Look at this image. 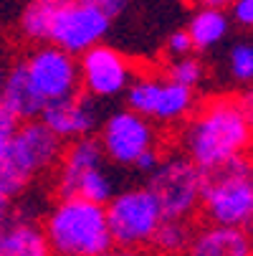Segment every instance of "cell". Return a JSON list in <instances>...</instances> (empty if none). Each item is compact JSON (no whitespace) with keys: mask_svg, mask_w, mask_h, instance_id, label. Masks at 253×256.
Wrapping results in <instances>:
<instances>
[{"mask_svg":"<svg viewBox=\"0 0 253 256\" xmlns=\"http://www.w3.org/2000/svg\"><path fill=\"white\" fill-rule=\"evenodd\" d=\"M183 150L203 175L251 158L253 127L243 114L238 96L208 99L183 130Z\"/></svg>","mask_w":253,"mask_h":256,"instance_id":"cell-1","label":"cell"},{"mask_svg":"<svg viewBox=\"0 0 253 256\" xmlns=\"http://www.w3.org/2000/svg\"><path fill=\"white\" fill-rule=\"evenodd\" d=\"M41 228L53 256H99L114 246L104 206L81 198H58Z\"/></svg>","mask_w":253,"mask_h":256,"instance_id":"cell-2","label":"cell"},{"mask_svg":"<svg viewBox=\"0 0 253 256\" xmlns=\"http://www.w3.org/2000/svg\"><path fill=\"white\" fill-rule=\"evenodd\" d=\"M61 152L63 142L41 120L20 122L10 140L5 160L0 165V196L8 200L20 196L33 178L58 165Z\"/></svg>","mask_w":253,"mask_h":256,"instance_id":"cell-3","label":"cell"},{"mask_svg":"<svg viewBox=\"0 0 253 256\" xmlns=\"http://www.w3.org/2000/svg\"><path fill=\"white\" fill-rule=\"evenodd\" d=\"M200 210L208 224L226 228H253V158H241L203 180Z\"/></svg>","mask_w":253,"mask_h":256,"instance_id":"cell-4","label":"cell"},{"mask_svg":"<svg viewBox=\"0 0 253 256\" xmlns=\"http://www.w3.org/2000/svg\"><path fill=\"white\" fill-rule=\"evenodd\" d=\"M203 180L205 175L185 155H167L147 175L144 188L150 190V196L160 206L162 218L190 221V216L200 210Z\"/></svg>","mask_w":253,"mask_h":256,"instance_id":"cell-5","label":"cell"},{"mask_svg":"<svg viewBox=\"0 0 253 256\" xmlns=\"http://www.w3.org/2000/svg\"><path fill=\"white\" fill-rule=\"evenodd\" d=\"M106 226H109L112 244L119 248H134L139 251L147 246L165 221L160 206L150 196L144 186H132L124 190H117L114 198L104 206Z\"/></svg>","mask_w":253,"mask_h":256,"instance_id":"cell-6","label":"cell"},{"mask_svg":"<svg viewBox=\"0 0 253 256\" xmlns=\"http://www.w3.org/2000/svg\"><path fill=\"white\" fill-rule=\"evenodd\" d=\"M127 109L152 124H175L195 106V92L170 82L165 74H134L124 92Z\"/></svg>","mask_w":253,"mask_h":256,"instance_id":"cell-7","label":"cell"},{"mask_svg":"<svg viewBox=\"0 0 253 256\" xmlns=\"http://www.w3.org/2000/svg\"><path fill=\"white\" fill-rule=\"evenodd\" d=\"M20 66L43 106L51 102L76 96L81 92L76 58L56 46H33L20 58Z\"/></svg>","mask_w":253,"mask_h":256,"instance_id":"cell-8","label":"cell"},{"mask_svg":"<svg viewBox=\"0 0 253 256\" xmlns=\"http://www.w3.org/2000/svg\"><path fill=\"white\" fill-rule=\"evenodd\" d=\"M104 160L119 168H134V162L150 150H157V127L129 109H117L99 124L96 134Z\"/></svg>","mask_w":253,"mask_h":256,"instance_id":"cell-9","label":"cell"},{"mask_svg":"<svg viewBox=\"0 0 253 256\" xmlns=\"http://www.w3.org/2000/svg\"><path fill=\"white\" fill-rule=\"evenodd\" d=\"M79 64V86L89 99H114L124 96L134 79V64L117 46L99 44L76 58Z\"/></svg>","mask_w":253,"mask_h":256,"instance_id":"cell-10","label":"cell"},{"mask_svg":"<svg viewBox=\"0 0 253 256\" xmlns=\"http://www.w3.org/2000/svg\"><path fill=\"white\" fill-rule=\"evenodd\" d=\"M109 26H112V20L104 13H99L96 8L84 6L79 0H71L53 23L48 46H56V48L66 51L68 56L79 58L89 48L104 44L106 33H109Z\"/></svg>","mask_w":253,"mask_h":256,"instance_id":"cell-11","label":"cell"},{"mask_svg":"<svg viewBox=\"0 0 253 256\" xmlns=\"http://www.w3.org/2000/svg\"><path fill=\"white\" fill-rule=\"evenodd\" d=\"M61 142H74L81 137H91L94 130H99V112L89 96L81 92L76 96H68L61 102H51L43 106L38 117Z\"/></svg>","mask_w":253,"mask_h":256,"instance_id":"cell-12","label":"cell"},{"mask_svg":"<svg viewBox=\"0 0 253 256\" xmlns=\"http://www.w3.org/2000/svg\"><path fill=\"white\" fill-rule=\"evenodd\" d=\"M104 165V152H101V144L99 140L91 137H81L63 144V152L61 160L56 165V190L58 198H74V190L79 186V180L94 170Z\"/></svg>","mask_w":253,"mask_h":256,"instance_id":"cell-13","label":"cell"},{"mask_svg":"<svg viewBox=\"0 0 253 256\" xmlns=\"http://www.w3.org/2000/svg\"><path fill=\"white\" fill-rule=\"evenodd\" d=\"M183 256H251V231L205 224L193 231Z\"/></svg>","mask_w":253,"mask_h":256,"instance_id":"cell-14","label":"cell"},{"mask_svg":"<svg viewBox=\"0 0 253 256\" xmlns=\"http://www.w3.org/2000/svg\"><path fill=\"white\" fill-rule=\"evenodd\" d=\"M0 256H53L43 228L30 218L15 216L0 228Z\"/></svg>","mask_w":253,"mask_h":256,"instance_id":"cell-15","label":"cell"},{"mask_svg":"<svg viewBox=\"0 0 253 256\" xmlns=\"http://www.w3.org/2000/svg\"><path fill=\"white\" fill-rule=\"evenodd\" d=\"M0 104H3L18 122L38 120L41 112H43V102L38 99V94L33 92V86H30V82L25 76L20 61H15L5 71L3 92H0Z\"/></svg>","mask_w":253,"mask_h":256,"instance_id":"cell-16","label":"cell"},{"mask_svg":"<svg viewBox=\"0 0 253 256\" xmlns=\"http://www.w3.org/2000/svg\"><path fill=\"white\" fill-rule=\"evenodd\" d=\"M71 0H25L18 16V30L33 46H48L51 30L61 10Z\"/></svg>","mask_w":253,"mask_h":256,"instance_id":"cell-17","label":"cell"},{"mask_svg":"<svg viewBox=\"0 0 253 256\" xmlns=\"http://www.w3.org/2000/svg\"><path fill=\"white\" fill-rule=\"evenodd\" d=\"M231 30V18L226 10H215V8H198L190 20L185 33L190 36L193 51H210L218 46Z\"/></svg>","mask_w":253,"mask_h":256,"instance_id":"cell-18","label":"cell"},{"mask_svg":"<svg viewBox=\"0 0 253 256\" xmlns=\"http://www.w3.org/2000/svg\"><path fill=\"white\" fill-rule=\"evenodd\" d=\"M190 238H193L190 221H170V218H165L160 224V228L155 231L150 246L160 256H183Z\"/></svg>","mask_w":253,"mask_h":256,"instance_id":"cell-19","label":"cell"},{"mask_svg":"<svg viewBox=\"0 0 253 256\" xmlns=\"http://www.w3.org/2000/svg\"><path fill=\"white\" fill-rule=\"evenodd\" d=\"M114 193H117V182H114L112 172L101 165V168L89 170L79 180L74 198H81V200H89V203H96V206H106L114 198Z\"/></svg>","mask_w":253,"mask_h":256,"instance_id":"cell-20","label":"cell"},{"mask_svg":"<svg viewBox=\"0 0 253 256\" xmlns=\"http://www.w3.org/2000/svg\"><path fill=\"white\" fill-rule=\"evenodd\" d=\"M165 76L180 86H185V89H193L203 82L205 76V68H203V61L198 56H183V58H170L167 68H165Z\"/></svg>","mask_w":253,"mask_h":256,"instance_id":"cell-21","label":"cell"},{"mask_svg":"<svg viewBox=\"0 0 253 256\" xmlns=\"http://www.w3.org/2000/svg\"><path fill=\"white\" fill-rule=\"evenodd\" d=\"M228 71L238 84H253V41H236L231 46Z\"/></svg>","mask_w":253,"mask_h":256,"instance_id":"cell-22","label":"cell"},{"mask_svg":"<svg viewBox=\"0 0 253 256\" xmlns=\"http://www.w3.org/2000/svg\"><path fill=\"white\" fill-rule=\"evenodd\" d=\"M18 124H20V122L8 112L3 104H0V165H3V160H5V152H8V148H10V140H13Z\"/></svg>","mask_w":253,"mask_h":256,"instance_id":"cell-23","label":"cell"},{"mask_svg":"<svg viewBox=\"0 0 253 256\" xmlns=\"http://www.w3.org/2000/svg\"><path fill=\"white\" fill-rule=\"evenodd\" d=\"M167 54H170V58H183V56H190L193 54V44H190V36L185 33V28L183 30H175V33H170V38H167Z\"/></svg>","mask_w":253,"mask_h":256,"instance_id":"cell-24","label":"cell"},{"mask_svg":"<svg viewBox=\"0 0 253 256\" xmlns=\"http://www.w3.org/2000/svg\"><path fill=\"white\" fill-rule=\"evenodd\" d=\"M79 3H84V6H91V8H96L99 13H104L106 18H117L119 13H124L127 10V6H129V0H79Z\"/></svg>","mask_w":253,"mask_h":256,"instance_id":"cell-25","label":"cell"},{"mask_svg":"<svg viewBox=\"0 0 253 256\" xmlns=\"http://www.w3.org/2000/svg\"><path fill=\"white\" fill-rule=\"evenodd\" d=\"M231 18L241 28H253V0H236L231 6Z\"/></svg>","mask_w":253,"mask_h":256,"instance_id":"cell-26","label":"cell"},{"mask_svg":"<svg viewBox=\"0 0 253 256\" xmlns=\"http://www.w3.org/2000/svg\"><path fill=\"white\" fill-rule=\"evenodd\" d=\"M160 160H162L160 148H157V150H150V152H144V155L134 162V170H137V172H142V175H150V172L160 165Z\"/></svg>","mask_w":253,"mask_h":256,"instance_id":"cell-27","label":"cell"},{"mask_svg":"<svg viewBox=\"0 0 253 256\" xmlns=\"http://www.w3.org/2000/svg\"><path fill=\"white\" fill-rule=\"evenodd\" d=\"M238 102H241V109H243V114L248 117V122H251V127H253V84L238 96Z\"/></svg>","mask_w":253,"mask_h":256,"instance_id":"cell-28","label":"cell"},{"mask_svg":"<svg viewBox=\"0 0 253 256\" xmlns=\"http://www.w3.org/2000/svg\"><path fill=\"white\" fill-rule=\"evenodd\" d=\"M198 8H215V10H228L236 0H193Z\"/></svg>","mask_w":253,"mask_h":256,"instance_id":"cell-29","label":"cell"},{"mask_svg":"<svg viewBox=\"0 0 253 256\" xmlns=\"http://www.w3.org/2000/svg\"><path fill=\"white\" fill-rule=\"evenodd\" d=\"M99 256H144L142 251H134V248H119V246H112L109 251H104Z\"/></svg>","mask_w":253,"mask_h":256,"instance_id":"cell-30","label":"cell"},{"mask_svg":"<svg viewBox=\"0 0 253 256\" xmlns=\"http://www.w3.org/2000/svg\"><path fill=\"white\" fill-rule=\"evenodd\" d=\"M8 218H10V200L0 196V228L8 224Z\"/></svg>","mask_w":253,"mask_h":256,"instance_id":"cell-31","label":"cell"},{"mask_svg":"<svg viewBox=\"0 0 253 256\" xmlns=\"http://www.w3.org/2000/svg\"><path fill=\"white\" fill-rule=\"evenodd\" d=\"M5 71H8V68H3V66H0V92H3V82H5Z\"/></svg>","mask_w":253,"mask_h":256,"instance_id":"cell-32","label":"cell"},{"mask_svg":"<svg viewBox=\"0 0 253 256\" xmlns=\"http://www.w3.org/2000/svg\"><path fill=\"white\" fill-rule=\"evenodd\" d=\"M251 256H253V234H251Z\"/></svg>","mask_w":253,"mask_h":256,"instance_id":"cell-33","label":"cell"}]
</instances>
